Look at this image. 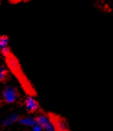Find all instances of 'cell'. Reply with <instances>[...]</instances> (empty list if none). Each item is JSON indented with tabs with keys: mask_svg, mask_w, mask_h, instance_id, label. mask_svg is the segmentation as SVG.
<instances>
[{
	"mask_svg": "<svg viewBox=\"0 0 113 131\" xmlns=\"http://www.w3.org/2000/svg\"><path fill=\"white\" fill-rule=\"evenodd\" d=\"M3 100L7 103H12L18 99V91L16 88L12 85H7L3 89Z\"/></svg>",
	"mask_w": 113,
	"mask_h": 131,
	"instance_id": "7a4b0ae2",
	"label": "cell"
},
{
	"mask_svg": "<svg viewBox=\"0 0 113 131\" xmlns=\"http://www.w3.org/2000/svg\"><path fill=\"white\" fill-rule=\"evenodd\" d=\"M25 105L26 109L29 112H36L38 109V107H39L38 102L36 101V99L32 96H29L26 98V99L25 100Z\"/></svg>",
	"mask_w": 113,
	"mask_h": 131,
	"instance_id": "3957f363",
	"label": "cell"
},
{
	"mask_svg": "<svg viewBox=\"0 0 113 131\" xmlns=\"http://www.w3.org/2000/svg\"><path fill=\"white\" fill-rule=\"evenodd\" d=\"M55 126H57L59 131H67V125L65 121L63 120H59Z\"/></svg>",
	"mask_w": 113,
	"mask_h": 131,
	"instance_id": "52a82bcc",
	"label": "cell"
},
{
	"mask_svg": "<svg viewBox=\"0 0 113 131\" xmlns=\"http://www.w3.org/2000/svg\"><path fill=\"white\" fill-rule=\"evenodd\" d=\"M8 44H9V39L7 36H1L0 37V50H1L3 55H4L5 56H8L9 53H10Z\"/></svg>",
	"mask_w": 113,
	"mask_h": 131,
	"instance_id": "277c9868",
	"label": "cell"
},
{
	"mask_svg": "<svg viewBox=\"0 0 113 131\" xmlns=\"http://www.w3.org/2000/svg\"><path fill=\"white\" fill-rule=\"evenodd\" d=\"M7 76V71L6 69V68L3 65L0 64V82H3L6 78Z\"/></svg>",
	"mask_w": 113,
	"mask_h": 131,
	"instance_id": "ba28073f",
	"label": "cell"
},
{
	"mask_svg": "<svg viewBox=\"0 0 113 131\" xmlns=\"http://www.w3.org/2000/svg\"><path fill=\"white\" fill-rule=\"evenodd\" d=\"M19 120V116L16 114H12L11 116H9L7 118L5 119V121L3 122V125L4 126H9V125H12V124L16 123V121Z\"/></svg>",
	"mask_w": 113,
	"mask_h": 131,
	"instance_id": "8992f818",
	"label": "cell"
},
{
	"mask_svg": "<svg viewBox=\"0 0 113 131\" xmlns=\"http://www.w3.org/2000/svg\"><path fill=\"white\" fill-rule=\"evenodd\" d=\"M32 128H33L32 129V131H42L43 130V129L42 128V126L39 125L38 124L35 125L33 127H32Z\"/></svg>",
	"mask_w": 113,
	"mask_h": 131,
	"instance_id": "9c48e42d",
	"label": "cell"
},
{
	"mask_svg": "<svg viewBox=\"0 0 113 131\" xmlns=\"http://www.w3.org/2000/svg\"><path fill=\"white\" fill-rule=\"evenodd\" d=\"M20 123L23 125L28 126V127H33L35 125H37V119L33 117H23L20 120Z\"/></svg>",
	"mask_w": 113,
	"mask_h": 131,
	"instance_id": "5b68a950",
	"label": "cell"
},
{
	"mask_svg": "<svg viewBox=\"0 0 113 131\" xmlns=\"http://www.w3.org/2000/svg\"><path fill=\"white\" fill-rule=\"evenodd\" d=\"M37 122L39 125L42 126L44 131H56L55 125L54 124L51 117L47 115H39L37 118Z\"/></svg>",
	"mask_w": 113,
	"mask_h": 131,
	"instance_id": "6da1fadb",
	"label": "cell"
}]
</instances>
